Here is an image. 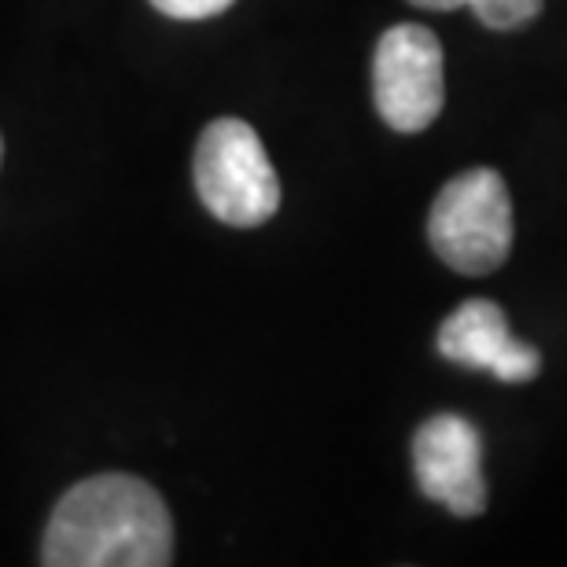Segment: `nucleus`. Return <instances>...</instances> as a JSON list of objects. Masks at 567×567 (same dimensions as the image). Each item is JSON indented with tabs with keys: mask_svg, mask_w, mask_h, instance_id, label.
<instances>
[{
	"mask_svg": "<svg viewBox=\"0 0 567 567\" xmlns=\"http://www.w3.org/2000/svg\"><path fill=\"white\" fill-rule=\"evenodd\" d=\"M174 519L152 483L137 475H93L55 505L41 542L49 567H166Z\"/></svg>",
	"mask_w": 567,
	"mask_h": 567,
	"instance_id": "nucleus-1",
	"label": "nucleus"
},
{
	"mask_svg": "<svg viewBox=\"0 0 567 567\" xmlns=\"http://www.w3.org/2000/svg\"><path fill=\"white\" fill-rule=\"evenodd\" d=\"M435 255L457 274H494L513 251V199L491 166L464 169L435 196L427 218Z\"/></svg>",
	"mask_w": 567,
	"mask_h": 567,
	"instance_id": "nucleus-2",
	"label": "nucleus"
},
{
	"mask_svg": "<svg viewBox=\"0 0 567 567\" xmlns=\"http://www.w3.org/2000/svg\"><path fill=\"white\" fill-rule=\"evenodd\" d=\"M196 192L214 218L255 229L280 207V181L258 133L240 118H218L196 144Z\"/></svg>",
	"mask_w": 567,
	"mask_h": 567,
	"instance_id": "nucleus-3",
	"label": "nucleus"
},
{
	"mask_svg": "<svg viewBox=\"0 0 567 567\" xmlns=\"http://www.w3.org/2000/svg\"><path fill=\"white\" fill-rule=\"evenodd\" d=\"M372 96L380 118L399 133H421L439 118L446 82H442V44L427 27L399 22L380 38L372 60Z\"/></svg>",
	"mask_w": 567,
	"mask_h": 567,
	"instance_id": "nucleus-4",
	"label": "nucleus"
},
{
	"mask_svg": "<svg viewBox=\"0 0 567 567\" xmlns=\"http://www.w3.org/2000/svg\"><path fill=\"white\" fill-rule=\"evenodd\" d=\"M413 472L431 502L453 516H480L486 508L483 442L464 416L439 413L413 435Z\"/></svg>",
	"mask_w": 567,
	"mask_h": 567,
	"instance_id": "nucleus-5",
	"label": "nucleus"
},
{
	"mask_svg": "<svg viewBox=\"0 0 567 567\" xmlns=\"http://www.w3.org/2000/svg\"><path fill=\"white\" fill-rule=\"evenodd\" d=\"M439 354L468 369H486L505 383H524L538 372L542 358L530 343H519L508 332V321L497 302L468 299L439 328Z\"/></svg>",
	"mask_w": 567,
	"mask_h": 567,
	"instance_id": "nucleus-6",
	"label": "nucleus"
},
{
	"mask_svg": "<svg viewBox=\"0 0 567 567\" xmlns=\"http://www.w3.org/2000/svg\"><path fill=\"white\" fill-rule=\"evenodd\" d=\"M410 4L427 11H453L468 4L480 16L483 27L491 30H519L530 19H538L542 11V0H410Z\"/></svg>",
	"mask_w": 567,
	"mask_h": 567,
	"instance_id": "nucleus-7",
	"label": "nucleus"
},
{
	"mask_svg": "<svg viewBox=\"0 0 567 567\" xmlns=\"http://www.w3.org/2000/svg\"><path fill=\"white\" fill-rule=\"evenodd\" d=\"M236 0H152V8H158L169 19L181 22H196V19H214L225 8H233Z\"/></svg>",
	"mask_w": 567,
	"mask_h": 567,
	"instance_id": "nucleus-8",
	"label": "nucleus"
},
{
	"mask_svg": "<svg viewBox=\"0 0 567 567\" xmlns=\"http://www.w3.org/2000/svg\"><path fill=\"white\" fill-rule=\"evenodd\" d=\"M0 155H4V141H0Z\"/></svg>",
	"mask_w": 567,
	"mask_h": 567,
	"instance_id": "nucleus-9",
	"label": "nucleus"
}]
</instances>
